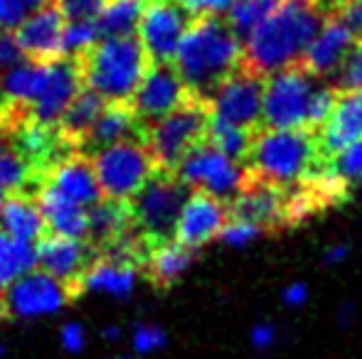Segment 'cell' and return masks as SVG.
<instances>
[{
	"instance_id": "obj_1",
	"label": "cell",
	"mask_w": 362,
	"mask_h": 359,
	"mask_svg": "<svg viewBox=\"0 0 362 359\" xmlns=\"http://www.w3.org/2000/svg\"><path fill=\"white\" fill-rule=\"evenodd\" d=\"M242 52L244 44L234 37L222 15H202L192 18L182 35L173 67L190 99L207 104L219 84L239 69Z\"/></svg>"
},
{
	"instance_id": "obj_2",
	"label": "cell",
	"mask_w": 362,
	"mask_h": 359,
	"mask_svg": "<svg viewBox=\"0 0 362 359\" xmlns=\"http://www.w3.org/2000/svg\"><path fill=\"white\" fill-rule=\"evenodd\" d=\"M325 15L315 5H279L244 42L239 67L267 79L296 67L318 35Z\"/></svg>"
},
{
	"instance_id": "obj_3",
	"label": "cell",
	"mask_w": 362,
	"mask_h": 359,
	"mask_svg": "<svg viewBox=\"0 0 362 359\" xmlns=\"http://www.w3.org/2000/svg\"><path fill=\"white\" fill-rule=\"evenodd\" d=\"M333 168L325 158L315 130H272L262 128L254 135L244 170L254 178L276 187H293Z\"/></svg>"
},
{
	"instance_id": "obj_4",
	"label": "cell",
	"mask_w": 362,
	"mask_h": 359,
	"mask_svg": "<svg viewBox=\"0 0 362 359\" xmlns=\"http://www.w3.org/2000/svg\"><path fill=\"white\" fill-rule=\"evenodd\" d=\"M74 59L81 84L101 96L106 104H129L151 67V59L139 37L99 39L94 47Z\"/></svg>"
},
{
	"instance_id": "obj_5",
	"label": "cell",
	"mask_w": 362,
	"mask_h": 359,
	"mask_svg": "<svg viewBox=\"0 0 362 359\" xmlns=\"http://www.w3.org/2000/svg\"><path fill=\"white\" fill-rule=\"evenodd\" d=\"M207 123H210V106L205 101L187 99L173 114L141 126V143L148 148L158 173L175 175L180 160L205 143Z\"/></svg>"
},
{
	"instance_id": "obj_6",
	"label": "cell",
	"mask_w": 362,
	"mask_h": 359,
	"mask_svg": "<svg viewBox=\"0 0 362 359\" xmlns=\"http://www.w3.org/2000/svg\"><path fill=\"white\" fill-rule=\"evenodd\" d=\"M187 190L175 175L170 173H156L144 185V190L134 197L129 205L131 224L136 234L146 241L148 246L165 244L175 234V224L180 209L185 205Z\"/></svg>"
},
{
	"instance_id": "obj_7",
	"label": "cell",
	"mask_w": 362,
	"mask_h": 359,
	"mask_svg": "<svg viewBox=\"0 0 362 359\" xmlns=\"http://www.w3.org/2000/svg\"><path fill=\"white\" fill-rule=\"evenodd\" d=\"M99 192L104 200L131 202L158 173L151 153L141 140H121L89 155Z\"/></svg>"
},
{
	"instance_id": "obj_8",
	"label": "cell",
	"mask_w": 362,
	"mask_h": 359,
	"mask_svg": "<svg viewBox=\"0 0 362 359\" xmlns=\"http://www.w3.org/2000/svg\"><path fill=\"white\" fill-rule=\"evenodd\" d=\"M323 79L310 77L300 67H288L264 79L262 128H308V111Z\"/></svg>"
},
{
	"instance_id": "obj_9",
	"label": "cell",
	"mask_w": 362,
	"mask_h": 359,
	"mask_svg": "<svg viewBox=\"0 0 362 359\" xmlns=\"http://www.w3.org/2000/svg\"><path fill=\"white\" fill-rule=\"evenodd\" d=\"M175 178L187 187V190L207 192V195L222 200L224 205L232 202V197L244 185L247 170L242 163H234L227 155L212 148L210 143H200L192 148L185 158L180 160L175 170Z\"/></svg>"
},
{
	"instance_id": "obj_10",
	"label": "cell",
	"mask_w": 362,
	"mask_h": 359,
	"mask_svg": "<svg viewBox=\"0 0 362 359\" xmlns=\"http://www.w3.org/2000/svg\"><path fill=\"white\" fill-rule=\"evenodd\" d=\"M229 219L252 224L262 231H281L293 226L288 209V187H276L247 173L244 185L227 205Z\"/></svg>"
},
{
	"instance_id": "obj_11",
	"label": "cell",
	"mask_w": 362,
	"mask_h": 359,
	"mask_svg": "<svg viewBox=\"0 0 362 359\" xmlns=\"http://www.w3.org/2000/svg\"><path fill=\"white\" fill-rule=\"evenodd\" d=\"M192 15L177 0H148L139 23V42L151 64H173Z\"/></svg>"
},
{
	"instance_id": "obj_12",
	"label": "cell",
	"mask_w": 362,
	"mask_h": 359,
	"mask_svg": "<svg viewBox=\"0 0 362 359\" xmlns=\"http://www.w3.org/2000/svg\"><path fill=\"white\" fill-rule=\"evenodd\" d=\"M262 94L264 79L239 67L210 96V116L239 128L262 130Z\"/></svg>"
},
{
	"instance_id": "obj_13",
	"label": "cell",
	"mask_w": 362,
	"mask_h": 359,
	"mask_svg": "<svg viewBox=\"0 0 362 359\" xmlns=\"http://www.w3.org/2000/svg\"><path fill=\"white\" fill-rule=\"evenodd\" d=\"M72 298L74 293L64 283L54 281L42 271H30L3 293V308L20 320H33V317L54 315Z\"/></svg>"
},
{
	"instance_id": "obj_14",
	"label": "cell",
	"mask_w": 362,
	"mask_h": 359,
	"mask_svg": "<svg viewBox=\"0 0 362 359\" xmlns=\"http://www.w3.org/2000/svg\"><path fill=\"white\" fill-rule=\"evenodd\" d=\"M35 254H37V269L64 283L74 296L81 293V278L99 259V254L86 241L57 234H45L35 246Z\"/></svg>"
},
{
	"instance_id": "obj_15",
	"label": "cell",
	"mask_w": 362,
	"mask_h": 359,
	"mask_svg": "<svg viewBox=\"0 0 362 359\" xmlns=\"http://www.w3.org/2000/svg\"><path fill=\"white\" fill-rule=\"evenodd\" d=\"M187 99H190V94H187L185 84L180 82L173 64H151L129 106L139 118V123L146 126L173 114Z\"/></svg>"
},
{
	"instance_id": "obj_16",
	"label": "cell",
	"mask_w": 362,
	"mask_h": 359,
	"mask_svg": "<svg viewBox=\"0 0 362 359\" xmlns=\"http://www.w3.org/2000/svg\"><path fill=\"white\" fill-rule=\"evenodd\" d=\"M227 219H229V212L222 200L207 195V192L192 190L180 209L173 239L180 246H185V249L197 251L210 239L219 236V231L227 224Z\"/></svg>"
},
{
	"instance_id": "obj_17",
	"label": "cell",
	"mask_w": 362,
	"mask_h": 359,
	"mask_svg": "<svg viewBox=\"0 0 362 359\" xmlns=\"http://www.w3.org/2000/svg\"><path fill=\"white\" fill-rule=\"evenodd\" d=\"M81 74L74 57H62L47 67V79L40 96L28 109V118L42 126H57L59 116L64 114L72 99L81 91Z\"/></svg>"
},
{
	"instance_id": "obj_18",
	"label": "cell",
	"mask_w": 362,
	"mask_h": 359,
	"mask_svg": "<svg viewBox=\"0 0 362 359\" xmlns=\"http://www.w3.org/2000/svg\"><path fill=\"white\" fill-rule=\"evenodd\" d=\"M13 35L28 62L52 64L64 57V20L54 5H47L40 13L30 15L18 30H13Z\"/></svg>"
},
{
	"instance_id": "obj_19",
	"label": "cell",
	"mask_w": 362,
	"mask_h": 359,
	"mask_svg": "<svg viewBox=\"0 0 362 359\" xmlns=\"http://www.w3.org/2000/svg\"><path fill=\"white\" fill-rule=\"evenodd\" d=\"M318 140L328 160L362 140V91H338L333 111L318 130Z\"/></svg>"
},
{
	"instance_id": "obj_20",
	"label": "cell",
	"mask_w": 362,
	"mask_h": 359,
	"mask_svg": "<svg viewBox=\"0 0 362 359\" xmlns=\"http://www.w3.org/2000/svg\"><path fill=\"white\" fill-rule=\"evenodd\" d=\"M353 35L348 32V28L338 18H325L318 35L308 44V49L303 52V57H300V62L296 67L308 72L310 77L328 82L335 74V69L340 67L343 57L348 54V49L353 47Z\"/></svg>"
},
{
	"instance_id": "obj_21",
	"label": "cell",
	"mask_w": 362,
	"mask_h": 359,
	"mask_svg": "<svg viewBox=\"0 0 362 359\" xmlns=\"http://www.w3.org/2000/svg\"><path fill=\"white\" fill-rule=\"evenodd\" d=\"M42 185L54 187L57 192H62L67 200L76 202L79 207L89 209L96 202L101 200L99 182H96L94 168H91V160L81 153L67 155L64 160H59L57 165L47 170Z\"/></svg>"
},
{
	"instance_id": "obj_22",
	"label": "cell",
	"mask_w": 362,
	"mask_h": 359,
	"mask_svg": "<svg viewBox=\"0 0 362 359\" xmlns=\"http://www.w3.org/2000/svg\"><path fill=\"white\" fill-rule=\"evenodd\" d=\"M35 202H37V209L42 214L45 226H47V234L86 241L89 209H84L76 202L67 200L62 192H57L49 185H42L35 192Z\"/></svg>"
},
{
	"instance_id": "obj_23",
	"label": "cell",
	"mask_w": 362,
	"mask_h": 359,
	"mask_svg": "<svg viewBox=\"0 0 362 359\" xmlns=\"http://www.w3.org/2000/svg\"><path fill=\"white\" fill-rule=\"evenodd\" d=\"M121 140H141V123L129 104H106L96 123L89 128L79 145L81 155H94Z\"/></svg>"
},
{
	"instance_id": "obj_24",
	"label": "cell",
	"mask_w": 362,
	"mask_h": 359,
	"mask_svg": "<svg viewBox=\"0 0 362 359\" xmlns=\"http://www.w3.org/2000/svg\"><path fill=\"white\" fill-rule=\"evenodd\" d=\"M134 224H131L129 205L126 202H114L101 197L94 207H89V229H86V244L96 251V254H106L116 244L134 234Z\"/></svg>"
},
{
	"instance_id": "obj_25",
	"label": "cell",
	"mask_w": 362,
	"mask_h": 359,
	"mask_svg": "<svg viewBox=\"0 0 362 359\" xmlns=\"http://www.w3.org/2000/svg\"><path fill=\"white\" fill-rule=\"evenodd\" d=\"M139 264L121 256L101 254L99 259L91 264L86 276L81 278V291H99L109 293L114 298H129L136 288V278H139Z\"/></svg>"
},
{
	"instance_id": "obj_26",
	"label": "cell",
	"mask_w": 362,
	"mask_h": 359,
	"mask_svg": "<svg viewBox=\"0 0 362 359\" xmlns=\"http://www.w3.org/2000/svg\"><path fill=\"white\" fill-rule=\"evenodd\" d=\"M0 221H3L0 229L8 236H13L15 241H23V244L35 246L47 234V226H45L42 214H40L37 202H35L33 195L5 197L3 209H0Z\"/></svg>"
},
{
	"instance_id": "obj_27",
	"label": "cell",
	"mask_w": 362,
	"mask_h": 359,
	"mask_svg": "<svg viewBox=\"0 0 362 359\" xmlns=\"http://www.w3.org/2000/svg\"><path fill=\"white\" fill-rule=\"evenodd\" d=\"M195 261V251L180 246L175 239L165 241V244L151 246L141 264V273L158 288H168L187 271V266Z\"/></svg>"
},
{
	"instance_id": "obj_28",
	"label": "cell",
	"mask_w": 362,
	"mask_h": 359,
	"mask_svg": "<svg viewBox=\"0 0 362 359\" xmlns=\"http://www.w3.org/2000/svg\"><path fill=\"white\" fill-rule=\"evenodd\" d=\"M104 109H106V101L101 99V96H96L91 89L81 87L79 94L72 99V104L59 116L54 128H57V133L79 153L81 140H84V135L89 133V128L96 123V118H99Z\"/></svg>"
},
{
	"instance_id": "obj_29",
	"label": "cell",
	"mask_w": 362,
	"mask_h": 359,
	"mask_svg": "<svg viewBox=\"0 0 362 359\" xmlns=\"http://www.w3.org/2000/svg\"><path fill=\"white\" fill-rule=\"evenodd\" d=\"M47 67L49 64L23 62L18 67L8 69V72H3L0 74V91H3V96L8 101H13L15 106L28 111L45 87Z\"/></svg>"
},
{
	"instance_id": "obj_30",
	"label": "cell",
	"mask_w": 362,
	"mask_h": 359,
	"mask_svg": "<svg viewBox=\"0 0 362 359\" xmlns=\"http://www.w3.org/2000/svg\"><path fill=\"white\" fill-rule=\"evenodd\" d=\"M146 0H106L104 10L96 18L99 39L111 37H136Z\"/></svg>"
},
{
	"instance_id": "obj_31",
	"label": "cell",
	"mask_w": 362,
	"mask_h": 359,
	"mask_svg": "<svg viewBox=\"0 0 362 359\" xmlns=\"http://www.w3.org/2000/svg\"><path fill=\"white\" fill-rule=\"evenodd\" d=\"M37 269V254L33 244L15 241L0 229V296L25 273Z\"/></svg>"
},
{
	"instance_id": "obj_32",
	"label": "cell",
	"mask_w": 362,
	"mask_h": 359,
	"mask_svg": "<svg viewBox=\"0 0 362 359\" xmlns=\"http://www.w3.org/2000/svg\"><path fill=\"white\" fill-rule=\"evenodd\" d=\"M257 133H259V130L239 128V126L224 123V121H217V118H212V116H210L205 140L215 150H219L222 155H227L229 160L244 165V160H247L249 150H252L254 135H257Z\"/></svg>"
},
{
	"instance_id": "obj_33",
	"label": "cell",
	"mask_w": 362,
	"mask_h": 359,
	"mask_svg": "<svg viewBox=\"0 0 362 359\" xmlns=\"http://www.w3.org/2000/svg\"><path fill=\"white\" fill-rule=\"evenodd\" d=\"M274 10H276V5H274L272 0H237V3H232V8L224 13V23H227V28L234 32V37L244 44L249 39V35H252Z\"/></svg>"
},
{
	"instance_id": "obj_34",
	"label": "cell",
	"mask_w": 362,
	"mask_h": 359,
	"mask_svg": "<svg viewBox=\"0 0 362 359\" xmlns=\"http://www.w3.org/2000/svg\"><path fill=\"white\" fill-rule=\"evenodd\" d=\"M42 187V180L37 178L33 168L20 158L18 153L8 150L0 155V190L8 195H33Z\"/></svg>"
},
{
	"instance_id": "obj_35",
	"label": "cell",
	"mask_w": 362,
	"mask_h": 359,
	"mask_svg": "<svg viewBox=\"0 0 362 359\" xmlns=\"http://www.w3.org/2000/svg\"><path fill=\"white\" fill-rule=\"evenodd\" d=\"M328 84L335 91H362V42H353Z\"/></svg>"
},
{
	"instance_id": "obj_36",
	"label": "cell",
	"mask_w": 362,
	"mask_h": 359,
	"mask_svg": "<svg viewBox=\"0 0 362 359\" xmlns=\"http://www.w3.org/2000/svg\"><path fill=\"white\" fill-rule=\"evenodd\" d=\"M96 42H99L96 23H64V35H62L64 57H79L89 47H94Z\"/></svg>"
},
{
	"instance_id": "obj_37",
	"label": "cell",
	"mask_w": 362,
	"mask_h": 359,
	"mask_svg": "<svg viewBox=\"0 0 362 359\" xmlns=\"http://www.w3.org/2000/svg\"><path fill=\"white\" fill-rule=\"evenodd\" d=\"M106 0H54L64 23H96Z\"/></svg>"
},
{
	"instance_id": "obj_38",
	"label": "cell",
	"mask_w": 362,
	"mask_h": 359,
	"mask_svg": "<svg viewBox=\"0 0 362 359\" xmlns=\"http://www.w3.org/2000/svg\"><path fill=\"white\" fill-rule=\"evenodd\" d=\"M131 345H134L136 355L148 357L168 345V335L158 325H139L131 335Z\"/></svg>"
},
{
	"instance_id": "obj_39",
	"label": "cell",
	"mask_w": 362,
	"mask_h": 359,
	"mask_svg": "<svg viewBox=\"0 0 362 359\" xmlns=\"http://www.w3.org/2000/svg\"><path fill=\"white\" fill-rule=\"evenodd\" d=\"M333 168L340 178H345L348 182L350 180L362 182V140L353 143L348 150H343V153L333 160Z\"/></svg>"
},
{
	"instance_id": "obj_40",
	"label": "cell",
	"mask_w": 362,
	"mask_h": 359,
	"mask_svg": "<svg viewBox=\"0 0 362 359\" xmlns=\"http://www.w3.org/2000/svg\"><path fill=\"white\" fill-rule=\"evenodd\" d=\"M333 18H338L348 28L355 42H362V0H348Z\"/></svg>"
},
{
	"instance_id": "obj_41",
	"label": "cell",
	"mask_w": 362,
	"mask_h": 359,
	"mask_svg": "<svg viewBox=\"0 0 362 359\" xmlns=\"http://www.w3.org/2000/svg\"><path fill=\"white\" fill-rule=\"evenodd\" d=\"M23 62H28V59L20 52L18 42H15V35L8 32V30H0V74L18 67Z\"/></svg>"
},
{
	"instance_id": "obj_42",
	"label": "cell",
	"mask_w": 362,
	"mask_h": 359,
	"mask_svg": "<svg viewBox=\"0 0 362 359\" xmlns=\"http://www.w3.org/2000/svg\"><path fill=\"white\" fill-rule=\"evenodd\" d=\"M222 241L232 246H244L247 241H252L254 236H259V229H254L252 224H244V221H237V219H227V224L222 226L219 231Z\"/></svg>"
},
{
	"instance_id": "obj_43",
	"label": "cell",
	"mask_w": 362,
	"mask_h": 359,
	"mask_svg": "<svg viewBox=\"0 0 362 359\" xmlns=\"http://www.w3.org/2000/svg\"><path fill=\"white\" fill-rule=\"evenodd\" d=\"M192 18H202V15H222L232 8L237 0H177Z\"/></svg>"
},
{
	"instance_id": "obj_44",
	"label": "cell",
	"mask_w": 362,
	"mask_h": 359,
	"mask_svg": "<svg viewBox=\"0 0 362 359\" xmlns=\"http://www.w3.org/2000/svg\"><path fill=\"white\" fill-rule=\"evenodd\" d=\"M59 342L62 347L69 352V355H79L81 350L86 347V332L79 322H67L59 332Z\"/></svg>"
},
{
	"instance_id": "obj_45",
	"label": "cell",
	"mask_w": 362,
	"mask_h": 359,
	"mask_svg": "<svg viewBox=\"0 0 362 359\" xmlns=\"http://www.w3.org/2000/svg\"><path fill=\"white\" fill-rule=\"evenodd\" d=\"M274 340H276V330L272 325H267V322H262V325H257L252 330V342L259 350H267L269 345H274Z\"/></svg>"
},
{
	"instance_id": "obj_46",
	"label": "cell",
	"mask_w": 362,
	"mask_h": 359,
	"mask_svg": "<svg viewBox=\"0 0 362 359\" xmlns=\"http://www.w3.org/2000/svg\"><path fill=\"white\" fill-rule=\"evenodd\" d=\"M305 300H308V288L303 283H293V286H288L284 291V303L286 305H303Z\"/></svg>"
},
{
	"instance_id": "obj_47",
	"label": "cell",
	"mask_w": 362,
	"mask_h": 359,
	"mask_svg": "<svg viewBox=\"0 0 362 359\" xmlns=\"http://www.w3.org/2000/svg\"><path fill=\"white\" fill-rule=\"evenodd\" d=\"M348 254H350L348 244H335L323 254V261H325V264H340L343 259H348Z\"/></svg>"
},
{
	"instance_id": "obj_48",
	"label": "cell",
	"mask_w": 362,
	"mask_h": 359,
	"mask_svg": "<svg viewBox=\"0 0 362 359\" xmlns=\"http://www.w3.org/2000/svg\"><path fill=\"white\" fill-rule=\"evenodd\" d=\"M345 3H348V0H315V8H318L325 18H333Z\"/></svg>"
},
{
	"instance_id": "obj_49",
	"label": "cell",
	"mask_w": 362,
	"mask_h": 359,
	"mask_svg": "<svg viewBox=\"0 0 362 359\" xmlns=\"http://www.w3.org/2000/svg\"><path fill=\"white\" fill-rule=\"evenodd\" d=\"M10 148H13V128L0 121V155L8 153Z\"/></svg>"
},
{
	"instance_id": "obj_50",
	"label": "cell",
	"mask_w": 362,
	"mask_h": 359,
	"mask_svg": "<svg viewBox=\"0 0 362 359\" xmlns=\"http://www.w3.org/2000/svg\"><path fill=\"white\" fill-rule=\"evenodd\" d=\"M101 335H104V340H119V337H121V327L119 325H109L104 332H101Z\"/></svg>"
},
{
	"instance_id": "obj_51",
	"label": "cell",
	"mask_w": 362,
	"mask_h": 359,
	"mask_svg": "<svg viewBox=\"0 0 362 359\" xmlns=\"http://www.w3.org/2000/svg\"><path fill=\"white\" fill-rule=\"evenodd\" d=\"M274 5H315V0H272Z\"/></svg>"
},
{
	"instance_id": "obj_52",
	"label": "cell",
	"mask_w": 362,
	"mask_h": 359,
	"mask_svg": "<svg viewBox=\"0 0 362 359\" xmlns=\"http://www.w3.org/2000/svg\"><path fill=\"white\" fill-rule=\"evenodd\" d=\"M5 357H8V347L0 345V359H5Z\"/></svg>"
},
{
	"instance_id": "obj_53",
	"label": "cell",
	"mask_w": 362,
	"mask_h": 359,
	"mask_svg": "<svg viewBox=\"0 0 362 359\" xmlns=\"http://www.w3.org/2000/svg\"><path fill=\"white\" fill-rule=\"evenodd\" d=\"M111 359H139V357H134V355H116V357H111Z\"/></svg>"
},
{
	"instance_id": "obj_54",
	"label": "cell",
	"mask_w": 362,
	"mask_h": 359,
	"mask_svg": "<svg viewBox=\"0 0 362 359\" xmlns=\"http://www.w3.org/2000/svg\"><path fill=\"white\" fill-rule=\"evenodd\" d=\"M3 202H5V195H3V190H0V209H3Z\"/></svg>"
}]
</instances>
